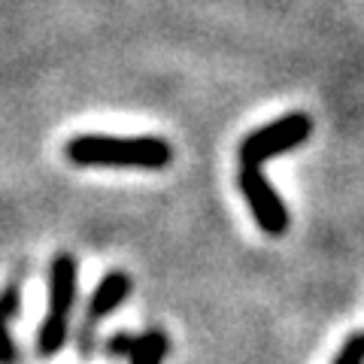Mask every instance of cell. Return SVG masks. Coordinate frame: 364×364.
<instances>
[{"label":"cell","mask_w":364,"mask_h":364,"mask_svg":"<svg viewBox=\"0 0 364 364\" xmlns=\"http://www.w3.org/2000/svg\"><path fill=\"white\" fill-rule=\"evenodd\" d=\"M73 255H58L49 267V310L37 334V352L40 355H55L67 343L70 331V313L76 304V286H79V270Z\"/></svg>","instance_id":"cell-2"},{"label":"cell","mask_w":364,"mask_h":364,"mask_svg":"<svg viewBox=\"0 0 364 364\" xmlns=\"http://www.w3.org/2000/svg\"><path fill=\"white\" fill-rule=\"evenodd\" d=\"M18 306H21V289L18 282L6 286L0 291V364H16V346L9 340V322L18 316Z\"/></svg>","instance_id":"cell-6"},{"label":"cell","mask_w":364,"mask_h":364,"mask_svg":"<svg viewBox=\"0 0 364 364\" xmlns=\"http://www.w3.org/2000/svg\"><path fill=\"white\" fill-rule=\"evenodd\" d=\"M240 191L249 200L258 228L270 237H279L289 231V210L282 198L277 195V188L267 182V176L261 173V167H243L240 170Z\"/></svg>","instance_id":"cell-4"},{"label":"cell","mask_w":364,"mask_h":364,"mask_svg":"<svg viewBox=\"0 0 364 364\" xmlns=\"http://www.w3.org/2000/svg\"><path fill=\"white\" fill-rule=\"evenodd\" d=\"M334 364H364V334H352L346 346L337 352Z\"/></svg>","instance_id":"cell-8"},{"label":"cell","mask_w":364,"mask_h":364,"mask_svg":"<svg viewBox=\"0 0 364 364\" xmlns=\"http://www.w3.org/2000/svg\"><path fill=\"white\" fill-rule=\"evenodd\" d=\"M128 294H131V277H128V273H122V270L107 273V277L97 282V289L91 291L88 318H85V322L97 325L104 316H109L116 306H122L124 301H128Z\"/></svg>","instance_id":"cell-5"},{"label":"cell","mask_w":364,"mask_h":364,"mask_svg":"<svg viewBox=\"0 0 364 364\" xmlns=\"http://www.w3.org/2000/svg\"><path fill=\"white\" fill-rule=\"evenodd\" d=\"M131 349H134V337L131 334H116V337H109V343H107V355H112V358L131 355Z\"/></svg>","instance_id":"cell-9"},{"label":"cell","mask_w":364,"mask_h":364,"mask_svg":"<svg viewBox=\"0 0 364 364\" xmlns=\"http://www.w3.org/2000/svg\"><path fill=\"white\" fill-rule=\"evenodd\" d=\"M167 355V337L161 331H146L134 337L131 364H161Z\"/></svg>","instance_id":"cell-7"},{"label":"cell","mask_w":364,"mask_h":364,"mask_svg":"<svg viewBox=\"0 0 364 364\" xmlns=\"http://www.w3.org/2000/svg\"><path fill=\"white\" fill-rule=\"evenodd\" d=\"M67 158L79 167H143L161 170L173 161V152L158 136H104L85 134L67 143Z\"/></svg>","instance_id":"cell-1"},{"label":"cell","mask_w":364,"mask_h":364,"mask_svg":"<svg viewBox=\"0 0 364 364\" xmlns=\"http://www.w3.org/2000/svg\"><path fill=\"white\" fill-rule=\"evenodd\" d=\"M313 122L304 112H291V116H282L273 124L252 131L240 146V164L243 167H261L270 158H277L282 152H291L310 136Z\"/></svg>","instance_id":"cell-3"}]
</instances>
